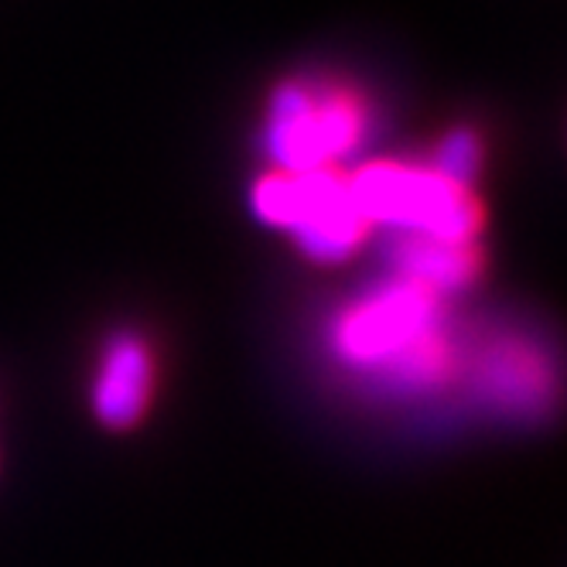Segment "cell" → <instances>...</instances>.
<instances>
[{"label": "cell", "mask_w": 567, "mask_h": 567, "mask_svg": "<svg viewBox=\"0 0 567 567\" xmlns=\"http://www.w3.org/2000/svg\"><path fill=\"white\" fill-rule=\"evenodd\" d=\"M390 264H393V277L411 280L444 301L449 295L468 288L478 277L482 250L475 239H434V236L393 233Z\"/></svg>", "instance_id": "7"}, {"label": "cell", "mask_w": 567, "mask_h": 567, "mask_svg": "<svg viewBox=\"0 0 567 567\" xmlns=\"http://www.w3.org/2000/svg\"><path fill=\"white\" fill-rule=\"evenodd\" d=\"M478 165H482V144L472 131H452L444 134V141L437 144L434 151V161H431V172H437L441 178H449L462 188H472L475 175H478Z\"/></svg>", "instance_id": "8"}, {"label": "cell", "mask_w": 567, "mask_h": 567, "mask_svg": "<svg viewBox=\"0 0 567 567\" xmlns=\"http://www.w3.org/2000/svg\"><path fill=\"white\" fill-rule=\"evenodd\" d=\"M332 349L346 367L393 390H431L455 370L444 301L400 277L342 308L332 326Z\"/></svg>", "instance_id": "1"}, {"label": "cell", "mask_w": 567, "mask_h": 567, "mask_svg": "<svg viewBox=\"0 0 567 567\" xmlns=\"http://www.w3.org/2000/svg\"><path fill=\"white\" fill-rule=\"evenodd\" d=\"M475 390L506 414H540L554 396V377L537 346L503 339L475 359Z\"/></svg>", "instance_id": "5"}, {"label": "cell", "mask_w": 567, "mask_h": 567, "mask_svg": "<svg viewBox=\"0 0 567 567\" xmlns=\"http://www.w3.org/2000/svg\"><path fill=\"white\" fill-rule=\"evenodd\" d=\"M250 206L260 223L291 233L298 250L318 264L349 260L373 229L349 192V175L339 168L305 175L267 172L250 192Z\"/></svg>", "instance_id": "2"}, {"label": "cell", "mask_w": 567, "mask_h": 567, "mask_svg": "<svg viewBox=\"0 0 567 567\" xmlns=\"http://www.w3.org/2000/svg\"><path fill=\"white\" fill-rule=\"evenodd\" d=\"M154 390V359L151 349L124 332L113 336L96 362V377H93V414L106 427H131L144 417L147 403Z\"/></svg>", "instance_id": "6"}, {"label": "cell", "mask_w": 567, "mask_h": 567, "mask_svg": "<svg viewBox=\"0 0 567 567\" xmlns=\"http://www.w3.org/2000/svg\"><path fill=\"white\" fill-rule=\"evenodd\" d=\"M367 134V113L349 93H318L305 83H284L270 96L264 147L274 172H329L349 157Z\"/></svg>", "instance_id": "4"}, {"label": "cell", "mask_w": 567, "mask_h": 567, "mask_svg": "<svg viewBox=\"0 0 567 567\" xmlns=\"http://www.w3.org/2000/svg\"><path fill=\"white\" fill-rule=\"evenodd\" d=\"M349 192L370 226H386L403 236L475 239L482 226L472 188L441 178L431 168L377 161L349 175Z\"/></svg>", "instance_id": "3"}]
</instances>
